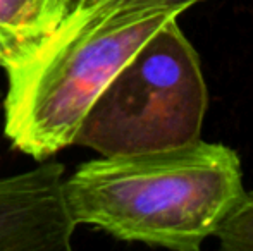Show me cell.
I'll use <instances>...</instances> for the list:
<instances>
[{"instance_id":"6da1fadb","label":"cell","mask_w":253,"mask_h":251,"mask_svg":"<svg viewBox=\"0 0 253 251\" xmlns=\"http://www.w3.org/2000/svg\"><path fill=\"white\" fill-rule=\"evenodd\" d=\"M64 191L78 225L177 251L200 250L245 193L236 151L202 140L90 160L66 178Z\"/></svg>"},{"instance_id":"7a4b0ae2","label":"cell","mask_w":253,"mask_h":251,"mask_svg":"<svg viewBox=\"0 0 253 251\" xmlns=\"http://www.w3.org/2000/svg\"><path fill=\"white\" fill-rule=\"evenodd\" d=\"M170 17L177 14L136 0H95L69 14L33 61L7 74L12 146L45 160L74 144L107 84Z\"/></svg>"},{"instance_id":"3957f363","label":"cell","mask_w":253,"mask_h":251,"mask_svg":"<svg viewBox=\"0 0 253 251\" xmlns=\"http://www.w3.org/2000/svg\"><path fill=\"white\" fill-rule=\"evenodd\" d=\"M207 105L198 54L170 17L107 84L74 144L100 157L186 146L202 140Z\"/></svg>"},{"instance_id":"277c9868","label":"cell","mask_w":253,"mask_h":251,"mask_svg":"<svg viewBox=\"0 0 253 251\" xmlns=\"http://www.w3.org/2000/svg\"><path fill=\"white\" fill-rule=\"evenodd\" d=\"M64 181V167L57 162L0 178V251L71 250L78 224Z\"/></svg>"},{"instance_id":"5b68a950","label":"cell","mask_w":253,"mask_h":251,"mask_svg":"<svg viewBox=\"0 0 253 251\" xmlns=\"http://www.w3.org/2000/svg\"><path fill=\"white\" fill-rule=\"evenodd\" d=\"M67 17L62 0H0V67L30 64Z\"/></svg>"},{"instance_id":"8992f818","label":"cell","mask_w":253,"mask_h":251,"mask_svg":"<svg viewBox=\"0 0 253 251\" xmlns=\"http://www.w3.org/2000/svg\"><path fill=\"white\" fill-rule=\"evenodd\" d=\"M213 236L222 250L253 251V191H245Z\"/></svg>"},{"instance_id":"52a82bcc","label":"cell","mask_w":253,"mask_h":251,"mask_svg":"<svg viewBox=\"0 0 253 251\" xmlns=\"http://www.w3.org/2000/svg\"><path fill=\"white\" fill-rule=\"evenodd\" d=\"M138 2L148 7H155V9L170 10V12H176L179 16L181 12H184L186 9L193 7L195 3L202 2V0H138Z\"/></svg>"},{"instance_id":"ba28073f","label":"cell","mask_w":253,"mask_h":251,"mask_svg":"<svg viewBox=\"0 0 253 251\" xmlns=\"http://www.w3.org/2000/svg\"><path fill=\"white\" fill-rule=\"evenodd\" d=\"M64 2V7H66V12L67 16L73 12H76V10L83 9V7L90 5L91 2H95V0H62Z\"/></svg>"}]
</instances>
